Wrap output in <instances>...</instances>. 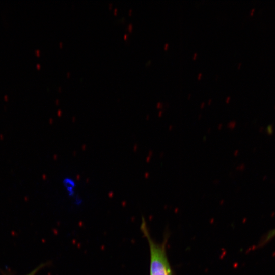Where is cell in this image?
I'll return each mask as SVG.
<instances>
[{
	"mask_svg": "<svg viewBox=\"0 0 275 275\" xmlns=\"http://www.w3.org/2000/svg\"><path fill=\"white\" fill-rule=\"evenodd\" d=\"M191 96V95L190 94H189L188 95V98H189Z\"/></svg>",
	"mask_w": 275,
	"mask_h": 275,
	"instance_id": "13",
	"label": "cell"
},
{
	"mask_svg": "<svg viewBox=\"0 0 275 275\" xmlns=\"http://www.w3.org/2000/svg\"><path fill=\"white\" fill-rule=\"evenodd\" d=\"M204 104H205L204 102H203L201 105V107L202 108L204 106Z\"/></svg>",
	"mask_w": 275,
	"mask_h": 275,
	"instance_id": "11",
	"label": "cell"
},
{
	"mask_svg": "<svg viewBox=\"0 0 275 275\" xmlns=\"http://www.w3.org/2000/svg\"><path fill=\"white\" fill-rule=\"evenodd\" d=\"M169 47V44L168 43H166L164 45V50H167Z\"/></svg>",
	"mask_w": 275,
	"mask_h": 275,
	"instance_id": "6",
	"label": "cell"
},
{
	"mask_svg": "<svg viewBox=\"0 0 275 275\" xmlns=\"http://www.w3.org/2000/svg\"><path fill=\"white\" fill-rule=\"evenodd\" d=\"M63 185L65 190L69 195H72L75 191L76 183L74 180L70 178H65L63 180Z\"/></svg>",
	"mask_w": 275,
	"mask_h": 275,
	"instance_id": "2",
	"label": "cell"
},
{
	"mask_svg": "<svg viewBox=\"0 0 275 275\" xmlns=\"http://www.w3.org/2000/svg\"><path fill=\"white\" fill-rule=\"evenodd\" d=\"M202 75V74L201 73H199V74L198 75V77H197L198 79H200L201 78Z\"/></svg>",
	"mask_w": 275,
	"mask_h": 275,
	"instance_id": "7",
	"label": "cell"
},
{
	"mask_svg": "<svg viewBox=\"0 0 275 275\" xmlns=\"http://www.w3.org/2000/svg\"><path fill=\"white\" fill-rule=\"evenodd\" d=\"M211 101H212V99H210L209 100V101H208V104H210V103L211 102Z\"/></svg>",
	"mask_w": 275,
	"mask_h": 275,
	"instance_id": "12",
	"label": "cell"
},
{
	"mask_svg": "<svg viewBox=\"0 0 275 275\" xmlns=\"http://www.w3.org/2000/svg\"><path fill=\"white\" fill-rule=\"evenodd\" d=\"M241 64H242L241 63H239L238 64V67H237V68H238V69H239V68H240V67L241 66Z\"/></svg>",
	"mask_w": 275,
	"mask_h": 275,
	"instance_id": "10",
	"label": "cell"
},
{
	"mask_svg": "<svg viewBox=\"0 0 275 275\" xmlns=\"http://www.w3.org/2000/svg\"><path fill=\"white\" fill-rule=\"evenodd\" d=\"M255 9L254 8H252V9L251 10L250 13V15L252 16V15H253V14H254V11H255Z\"/></svg>",
	"mask_w": 275,
	"mask_h": 275,
	"instance_id": "5",
	"label": "cell"
},
{
	"mask_svg": "<svg viewBox=\"0 0 275 275\" xmlns=\"http://www.w3.org/2000/svg\"><path fill=\"white\" fill-rule=\"evenodd\" d=\"M141 229L148 240L150 251V275H172V269L166 252V243H158L150 236L145 221Z\"/></svg>",
	"mask_w": 275,
	"mask_h": 275,
	"instance_id": "1",
	"label": "cell"
},
{
	"mask_svg": "<svg viewBox=\"0 0 275 275\" xmlns=\"http://www.w3.org/2000/svg\"><path fill=\"white\" fill-rule=\"evenodd\" d=\"M197 56V53L196 52V53H195L194 54L193 58L194 59H195L196 58Z\"/></svg>",
	"mask_w": 275,
	"mask_h": 275,
	"instance_id": "9",
	"label": "cell"
},
{
	"mask_svg": "<svg viewBox=\"0 0 275 275\" xmlns=\"http://www.w3.org/2000/svg\"><path fill=\"white\" fill-rule=\"evenodd\" d=\"M230 99V96L227 97L226 99V102H228L229 101Z\"/></svg>",
	"mask_w": 275,
	"mask_h": 275,
	"instance_id": "8",
	"label": "cell"
},
{
	"mask_svg": "<svg viewBox=\"0 0 275 275\" xmlns=\"http://www.w3.org/2000/svg\"><path fill=\"white\" fill-rule=\"evenodd\" d=\"M46 265V263L41 264L25 275H36L42 268L44 267Z\"/></svg>",
	"mask_w": 275,
	"mask_h": 275,
	"instance_id": "4",
	"label": "cell"
},
{
	"mask_svg": "<svg viewBox=\"0 0 275 275\" xmlns=\"http://www.w3.org/2000/svg\"><path fill=\"white\" fill-rule=\"evenodd\" d=\"M275 237V229L270 230L264 236H263L259 244V246H262L269 242L272 238Z\"/></svg>",
	"mask_w": 275,
	"mask_h": 275,
	"instance_id": "3",
	"label": "cell"
}]
</instances>
